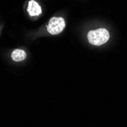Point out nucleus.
<instances>
[{"mask_svg":"<svg viewBox=\"0 0 127 127\" xmlns=\"http://www.w3.org/2000/svg\"><path fill=\"white\" fill-rule=\"evenodd\" d=\"M110 39V33L105 28L91 31L88 33V42L95 46H100L107 43Z\"/></svg>","mask_w":127,"mask_h":127,"instance_id":"f257e3e1","label":"nucleus"},{"mask_svg":"<svg viewBox=\"0 0 127 127\" xmlns=\"http://www.w3.org/2000/svg\"><path fill=\"white\" fill-rule=\"evenodd\" d=\"M65 26V22L61 17L52 18L47 25V31L52 35H56L61 33Z\"/></svg>","mask_w":127,"mask_h":127,"instance_id":"f03ea898","label":"nucleus"},{"mask_svg":"<svg viewBox=\"0 0 127 127\" xmlns=\"http://www.w3.org/2000/svg\"><path fill=\"white\" fill-rule=\"evenodd\" d=\"M28 11L31 16H37L41 14L42 9L40 6L34 0H31L28 3Z\"/></svg>","mask_w":127,"mask_h":127,"instance_id":"7ed1b4c3","label":"nucleus"},{"mask_svg":"<svg viewBox=\"0 0 127 127\" xmlns=\"http://www.w3.org/2000/svg\"><path fill=\"white\" fill-rule=\"evenodd\" d=\"M26 53L24 50L17 49L11 53V59L15 62H20L24 60L26 58Z\"/></svg>","mask_w":127,"mask_h":127,"instance_id":"20e7f679","label":"nucleus"}]
</instances>
